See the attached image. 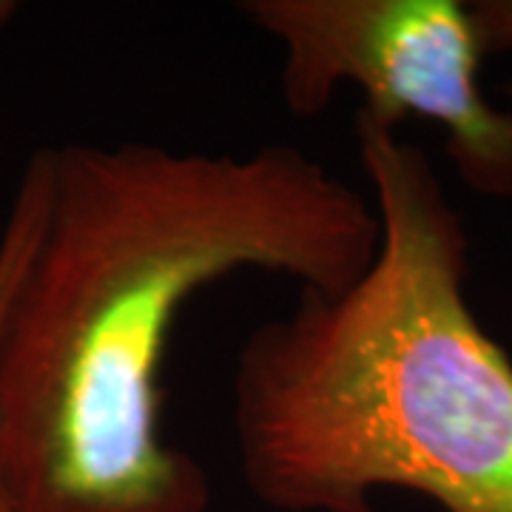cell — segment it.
Listing matches in <instances>:
<instances>
[{"mask_svg": "<svg viewBox=\"0 0 512 512\" xmlns=\"http://www.w3.org/2000/svg\"><path fill=\"white\" fill-rule=\"evenodd\" d=\"M0 512H15L12 501H9V493H6V484H3V473H0Z\"/></svg>", "mask_w": 512, "mask_h": 512, "instance_id": "cell-7", "label": "cell"}, {"mask_svg": "<svg viewBox=\"0 0 512 512\" xmlns=\"http://www.w3.org/2000/svg\"><path fill=\"white\" fill-rule=\"evenodd\" d=\"M356 140L379 251L348 288L299 293L245 339L242 478L276 512H373L384 490L512 512V362L467 302V231L416 143L362 114Z\"/></svg>", "mask_w": 512, "mask_h": 512, "instance_id": "cell-2", "label": "cell"}, {"mask_svg": "<svg viewBox=\"0 0 512 512\" xmlns=\"http://www.w3.org/2000/svg\"><path fill=\"white\" fill-rule=\"evenodd\" d=\"M467 6H470L473 20H476L484 55L512 49V0H476V3H467ZM504 92H507L512 103V83Z\"/></svg>", "mask_w": 512, "mask_h": 512, "instance_id": "cell-5", "label": "cell"}, {"mask_svg": "<svg viewBox=\"0 0 512 512\" xmlns=\"http://www.w3.org/2000/svg\"><path fill=\"white\" fill-rule=\"evenodd\" d=\"M49 208V148L32 154L0 231V345Z\"/></svg>", "mask_w": 512, "mask_h": 512, "instance_id": "cell-4", "label": "cell"}, {"mask_svg": "<svg viewBox=\"0 0 512 512\" xmlns=\"http://www.w3.org/2000/svg\"><path fill=\"white\" fill-rule=\"evenodd\" d=\"M15 9H18L15 3H6V0H0V29H3V26H6V23L12 20Z\"/></svg>", "mask_w": 512, "mask_h": 512, "instance_id": "cell-6", "label": "cell"}, {"mask_svg": "<svg viewBox=\"0 0 512 512\" xmlns=\"http://www.w3.org/2000/svg\"><path fill=\"white\" fill-rule=\"evenodd\" d=\"M239 12L282 52V100L313 117L339 89L362 92V117L396 128L421 117L444 131L458 180L512 197V111L481 92L484 46L458 0H248Z\"/></svg>", "mask_w": 512, "mask_h": 512, "instance_id": "cell-3", "label": "cell"}, {"mask_svg": "<svg viewBox=\"0 0 512 512\" xmlns=\"http://www.w3.org/2000/svg\"><path fill=\"white\" fill-rule=\"evenodd\" d=\"M379 217L293 146L49 148V208L0 345V473L15 512H208L200 461L163 433L185 305L239 271L336 293Z\"/></svg>", "mask_w": 512, "mask_h": 512, "instance_id": "cell-1", "label": "cell"}]
</instances>
